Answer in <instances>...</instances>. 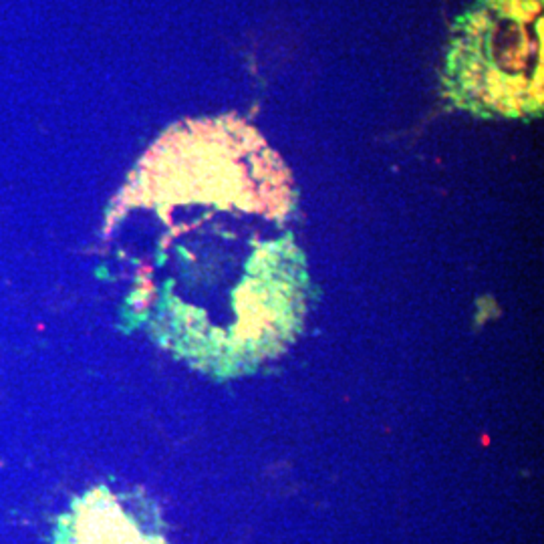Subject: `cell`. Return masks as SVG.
Returning a JSON list of instances; mask_svg holds the SVG:
<instances>
[{"mask_svg":"<svg viewBox=\"0 0 544 544\" xmlns=\"http://www.w3.org/2000/svg\"><path fill=\"white\" fill-rule=\"evenodd\" d=\"M289 168L236 116L174 125L107 218L133 323L194 369L236 377L278 357L309 304Z\"/></svg>","mask_w":544,"mask_h":544,"instance_id":"1","label":"cell"},{"mask_svg":"<svg viewBox=\"0 0 544 544\" xmlns=\"http://www.w3.org/2000/svg\"><path fill=\"white\" fill-rule=\"evenodd\" d=\"M544 0H474L453 23L441 93L478 117L543 113Z\"/></svg>","mask_w":544,"mask_h":544,"instance_id":"2","label":"cell"}]
</instances>
